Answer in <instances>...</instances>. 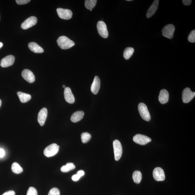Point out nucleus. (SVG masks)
<instances>
[{"label":"nucleus","mask_w":195,"mask_h":195,"mask_svg":"<svg viewBox=\"0 0 195 195\" xmlns=\"http://www.w3.org/2000/svg\"><path fill=\"white\" fill-rule=\"evenodd\" d=\"M57 44L59 47L62 49H68L75 45V43L67 37L62 36L59 37L57 40Z\"/></svg>","instance_id":"f257e3e1"},{"label":"nucleus","mask_w":195,"mask_h":195,"mask_svg":"<svg viewBox=\"0 0 195 195\" xmlns=\"http://www.w3.org/2000/svg\"><path fill=\"white\" fill-rule=\"evenodd\" d=\"M138 110L140 116L144 120L147 122L151 120V115L145 104L143 103H140L138 106Z\"/></svg>","instance_id":"f03ea898"},{"label":"nucleus","mask_w":195,"mask_h":195,"mask_svg":"<svg viewBox=\"0 0 195 195\" xmlns=\"http://www.w3.org/2000/svg\"><path fill=\"white\" fill-rule=\"evenodd\" d=\"M59 146L56 144H52L47 147L44 151V154L46 157H50L55 155L59 151Z\"/></svg>","instance_id":"7ed1b4c3"},{"label":"nucleus","mask_w":195,"mask_h":195,"mask_svg":"<svg viewBox=\"0 0 195 195\" xmlns=\"http://www.w3.org/2000/svg\"><path fill=\"white\" fill-rule=\"evenodd\" d=\"M113 147L115 156V159L118 161L122 157V149L121 144L119 140H116L113 142Z\"/></svg>","instance_id":"20e7f679"},{"label":"nucleus","mask_w":195,"mask_h":195,"mask_svg":"<svg viewBox=\"0 0 195 195\" xmlns=\"http://www.w3.org/2000/svg\"><path fill=\"white\" fill-rule=\"evenodd\" d=\"M175 30V27L173 24H169L166 25L162 30L164 37L171 39L173 38Z\"/></svg>","instance_id":"39448f33"},{"label":"nucleus","mask_w":195,"mask_h":195,"mask_svg":"<svg viewBox=\"0 0 195 195\" xmlns=\"http://www.w3.org/2000/svg\"><path fill=\"white\" fill-rule=\"evenodd\" d=\"M195 96V92H192L190 88L184 89L182 93V100L184 103L190 102Z\"/></svg>","instance_id":"423d86ee"},{"label":"nucleus","mask_w":195,"mask_h":195,"mask_svg":"<svg viewBox=\"0 0 195 195\" xmlns=\"http://www.w3.org/2000/svg\"><path fill=\"white\" fill-rule=\"evenodd\" d=\"M97 29L101 36L105 38L108 37V34L106 25L103 21H100L98 22Z\"/></svg>","instance_id":"0eeeda50"},{"label":"nucleus","mask_w":195,"mask_h":195,"mask_svg":"<svg viewBox=\"0 0 195 195\" xmlns=\"http://www.w3.org/2000/svg\"><path fill=\"white\" fill-rule=\"evenodd\" d=\"M133 140L135 143L140 145H145L151 141V138L141 134H137L134 136Z\"/></svg>","instance_id":"6e6552de"},{"label":"nucleus","mask_w":195,"mask_h":195,"mask_svg":"<svg viewBox=\"0 0 195 195\" xmlns=\"http://www.w3.org/2000/svg\"><path fill=\"white\" fill-rule=\"evenodd\" d=\"M37 17L32 16L29 17L28 18L23 22L21 25V28L24 30H26L31 28L37 24Z\"/></svg>","instance_id":"1a4fd4ad"},{"label":"nucleus","mask_w":195,"mask_h":195,"mask_svg":"<svg viewBox=\"0 0 195 195\" xmlns=\"http://www.w3.org/2000/svg\"><path fill=\"white\" fill-rule=\"evenodd\" d=\"M58 15L60 18L64 20L71 19L73 16V12L68 9L58 8L56 9Z\"/></svg>","instance_id":"9d476101"},{"label":"nucleus","mask_w":195,"mask_h":195,"mask_svg":"<svg viewBox=\"0 0 195 195\" xmlns=\"http://www.w3.org/2000/svg\"><path fill=\"white\" fill-rule=\"evenodd\" d=\"M153 176L155 180L157 181H163L165 179L164 171L161 167H156L154 169Z\"/></svg>","instance_id":"9b49d317"},{"label":"nucleus","mask_w":195,"mask_h":195,"mask_svg":"<svg viewBox=\"0 0 195 195\" xmlns=\"http://www.w3.org/2000/svg\"><path fill=\"white\" fill-rule=\"evenodd\" d=\"M15 60V57L14 56H7L1 60V66L3 68L9 67L13 65L14 63Z\"/></svg>","instance_id":"f8f14e48"},{"label":"nucleus","mask_w":195,"mask_h":195,"mask_svg":"<svg viewBox=\"0 0 195 195\" xmlns=\"http://www.w3.org/2000/svg\"><path fill=\"white\" fill-rule=\"evenodd\" d=\"M22 77L24 79L30 83H34L35 80V77L34 73L28 69H25L21 73Z\"/></svg>","instance_id":"ddd939ff"},{"label":"nucleus","mask_w":195,"mask_h":195,"mask_svg":"<svg viewBox=\"0 0 195 195\" xmlns=\"http://www.w3.org/2000/svg\"><path fill=\"white\" fill-rule=\"evenodd\" d=\"M48 110L46 108L41 109L38 116V121L41 126H43L48 116Z\"/></svg>","instance_id":"4468645a"},{"label":"nucleus","mask_w":195,"mask_h":195,"mask_svg":"<svg viewBox=\"0 0 195 195\" xmlns=\"http://www.w3.org/2000/svg\"><path fill=\"white\" fill-rule=\"evenodd\" d=\"M64 96L66 101L70 104H73L75 102V97L69 87H65L64 91Z\"/></svg>","instance_id":"2eb2a0df"},{"label":"nucleus","mask_w":195,"mask_h":195,"mask_svg":"<svg viewBox=\"0 0 195 195\" xmlns=\"http://www.w3.org/2000/svg\"><path fill=\"white\" fill-rule=\"evenodd\" d=\"M101 81L100 79L97 76H95L91 85V92L94 94H97L98 93L100 89Z\"/></svg>","instance_id":"dca6fc26"},{"label":"nucleus","mask_w":195,"mask_h":195,"mask_svg":"<svg viewBox=\"0 0 195 195\" xmlns=\"http://www.w3.org/2000/svg\"><path fill=\"white\" fill-rule=\"evenodd\" d=\"M159 3L158 0H155L150 7L146 13V17L147 18H150L154 14L158 7Z\"/></svg>","instance_id":"f3484780"},{"label":"nucleus","mask_w":195,"mask_h":195,"mask_svg":"<svg viewBox=\"0 0 195 195\" xmlns=\"http://www.w3.org/2000/svg\"><path fill=\"white\" fill-rule=\"evenodd\" d=\"M169 94L166 90L164 89L161 90L159 96V100L161 104H164L168 102Z\"/></svg>","instance_id":"a211bd4d"},{"label":"nucleus","mask_w":195,"mask_h":195,"mask_svg":"<svg viewBox=\"0 0 195 195\" xmlns=\"http://www.w3.org/2000/svg\"><path fill=\"white\" fill-rule=\"evenodd\" d=\"M28 47L31 51L36 53H42L44 52L43 48L34 42L29 44Z\"/></svg>","instance_id":"6ab92c4d"},{"label":"nucleus","mask_w":195,"mask_h":195,"mask_svg":"<svg viewBox=\"0 0 195 195\" xmlns=\"http://www.w3.org/2000/svg\"><path fill=\"white\" fill-rule=\"evenodd\" d=\"M84 113L83 111H79L74 112L72 115L71 120L73 122H76L80 121L83 118Z\"/></svg>","instance_id":"aec40b11"},{"label":"nucleus","mask_w":195,"mask_h":195,"mask_svg":"<svg viewBox=\"0 0 195 195\" xmlns=\"http://www.w3.org/2000/svg\"><path fill=\"white\" fill-rule=\"evenodd\" d=\"M20 100L21 102L23 103H25L28 102L31 99V95L28 94H27L21 91H18L17 93Z\"/></svg>","instance_id":"412c9836"},{"label":"nucleus","mask_w":195,"mask_h":195,"mask_svg":"<svg viewBox=\"0 0 195 195\" xmlns=\"http://www.w3.org/2000/svg\"><path fill=\"white\" fill-rule=\"evenodd\" d=\"M132 178L134 183L136 184H139L142 179V174L141 172L139 171H134L133 174Z\"/></svg>","instance_id":"4be33fe9"},{"label":"nucleus","mask_w":195,"mask_h":195,"mask_svg":"<svg viewBox=\"0 0 195 195\" xmlns=\"http://www.w3.org/2000/svg\"><path fill=\"white\" fill-rule=\"evenodd\" d=\"M75 166L73 163H68L66 165L63 166L60 168L62 172H67L75 169Z\"/></svg>","instance_id":"5701e85b"},{"label":"nucleus","mask_w":195,"mask_h":195,"mask_svg":"<svg viewBox=\"0 0 195 195\" xmlns=\"http://www.w3.org/2000/svg\"><path fill=\"white\" fill-rule=\"evenodd\" d=\"M134 52V49L133 48H127L125 49L123 52L124 58L126 60L129 59L133 54Z\"/></svg>","instance_id":"b1692460"},{"label":"nucleus","mask_w":195,"mask_h":195,"mask_svg":"<svg viewBox=\"0 0 195 195\" xmlns=\"http://www.w3.org/2000/svg\"><path fill=\"white\" fill-rule=\"evenodd\" d=\"M11 169L13 172L16 174H19L23 172V169L18 163H13L11 166Z\"/></svg>","instance_id":"393cba45"},{"label":"nucleus","mask_w":195,"mask_h":195,"mask_svg":"<svg viewBox=\"0 0 195 195\" xmlns=\"http://www.w3.org/2000/svg\"><path fill=\"white\" fill-rule=\"evenodd\" d=\"M96 0H86L85 1V5L86 8L90 11L95 7L96 5Z\"/></svg>","instance_id":"a878e982"},{"label":"nucleus","mask_w":195,"mask_h":195,"mask_svg":"<svg viewBox=\"0 0 195 195\" xmlns=\"http://www.w3.org/2000/svg\"><path fill=\"white\" fill-rule=\"evenodd\" d=\"M91 136V134L85 132L82 133L81 139L82 142L83 144L87 143L90 140Z\"/></svg>","instance_id":"bb28decb"},{"label":"nucleus","mask_w":195,"mask_h":195,"mask_svg":"<svg viewBox=\"0 0 195 195\" xmlns=\"http://www.w3.org/2000/svg\"><path fill=\"white\" fill-rule=\"evenodd\" d=\"M27 195H38L37 192L34 187H29L27 191Z\"/></svg>","instance_id":"cd10ccee"},{"label":"nucleus","mask_w":195,"mask_h":195,"mask_svg":"<svg viewBox=\"0 0 195 195\" xmlns=\"http://www.w3.org/2000/svg\"><path fill=\"white\" fill-rule=\"evenodd\" d=\"M189 41L191 43H194L195 42V30H193L190 33L188 37Z\"/></svg>","instance_id":"c85d7f7f"},{"label":"nucleus","mask_w":195,"mask_h":195,"mask_svg":"<svg viewBox=\"0 0 195 195\" xmlns=\"http://www.w3.org/2000/svg\"><path fill=\"white\" fill-rule=\"evenodd\" d=\"M48 195H60V191L57 188H52L49 192Z\"/></svg>","instance_id":"c756f323"},{"label":"nucleus","mask_w":195,"mask_h":195,"mask_svg":"<svg viewBox=\"0 0 195 195\" xmlns=\"http://www.w3.org/2000/svg\"><path fill=\"white\" fill-rule=\"evenodd\" d=\"M30 1V0H16V2L19 5L26 4Z\"/></svg>","instance_id":"7c9ffc66"},{"label":"nucleus","mask_w":195,"mask_h":195,"mask_svg":"<svg viewBox=\"0 0 195 195\" xmlns=\"http://www.w3.org/2000/svg\"><path fill=\"white\" fill-rule=\"evenodd\" d=\"M81 177H80L79 175H78L77 174L74 175L72 177V179L73 181H76L79 180Z\"/></svg>","instance_id":"2f4dec72"},{"label":"nucleus","mask_w":195,"mask_h":195,"mask_svg":"<svg viewBox=\"0 0 195 195\" xmlns=\"http://www.w3.org/2000/svg\"><path fill=\"white\" fill-rule=\"evenodd\" d=\"M182 2L184 5L188 6L191 4L192 1H191H191L190 0H183Z\"/></svg>","instance_id":"473e14b6"},{"label":"nucleus","mask_w":195,"mask_h":195,"mask_svg":"<svg viewBox=\"0 0 195 195\" xmlns=\"http://www.w3.org/2000/svg\"><path fill=\"white\" fill-rule=\"evenodd\" d=\"M2 195H15V193L13 190H10L5 192Z\"/></svg>","instance_id":"72a5a7b5"},{"label":"nucleus","mask_w":195,"mask_h":195,"mask_svg":"<svg viewBox=\"0 0 195 195\" xmlns=\"http://www.w3.org/2000/svg\"><path fill=\"white\" fill-rule=\"evenodd\" d=\"M77 174L78 175H79V176L81 177L83 176L85 174L83 170H79L77 172Z\"/></svg>","instance_id":"f704fd0d"},{"label":"nucleus","mask_w":195,"mask_h":195,"mask_svg":"<svg viewBox=\"0 0 195 195\" xmlns=\"http://www.w3.org/2000/svg\"><path fill=\"white\" fill-rule=\"evenodd\" d=\"M5 152L4 150L0 148V158H2L5 156Z\"/></svg>","instance_id":"c9c22d12"},{"label":"nucleus","mask_w":195,"mask_h":195,"mask_svg":"<svg viewBox=\"0 0 195 195\" xmlns=\"http://www.w3.org/2000/svg\"><path fill=\"white\" fill-rule=\"evenodd\" d=\"M3 46V44L1 42H0V48H2V47Z\"/></svg>","instance_id":"e433bc0d"},{"label":"nucleus","mask_w":195,"mask_h":195,"mask_svg":"<svg viewBox=\"0 0 195 195\" xmlns=\"http://www.w3.org/2000/svg\"><path fill=\"white\" fill-rule=\"evenodd\" d=\"M1 105H2V101L1 100V99H0V107H1Z\"/></svg>","instance_id":"4c0bfd02"},{"label":"nucleus","mask_w":195,"mask_h":195,"mask_svg":"<svg viewBox=\"0 0 195 195\" xmlns=\"http://www.w3.org/2000/svg\"><path fill=\"white\" fill-rule=\"evenodd\" d=\"M63 88H65V87H65V85H63Z\"/></svg>","instance_id":"58836bf2"},{"label":"nucleus","mask_w":195,"mask_h":195,"mask_svg":"<svg viewBox=\"0 0 195 195\" xmlns=\"http://www.w3.org/2000/svg\"><path fill=\"white\" fill-rule=\"evenodd\" d=\"M126 1H132V0H127Z\"/></svg>","instance_id":"ea45409f"}]
</instances>
